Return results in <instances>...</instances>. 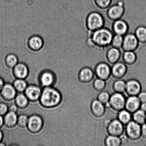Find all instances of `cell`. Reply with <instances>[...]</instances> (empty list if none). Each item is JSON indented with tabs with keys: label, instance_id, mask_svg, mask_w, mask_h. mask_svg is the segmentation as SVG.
Masks as SVG:
<instances>
[{
	"label": "cell",
	"instance_id": "obj_25",
	"mask_svg": "<svg viewBox=\"0 0 146 146\" xmlns=\"http://www.w3.org/2000/svg\"><path fill=\"white\" fill-rule=\"evenodd\" d=\"M15 104L20 109H24L28 106L29 101L24 93H18L14 99Z\"/></svg>",
	"mask_w": 146,
	"mask_h": 146
},
{
	"label": "cell",
	"instance_id": "obj_46",
	"mask_svg": "<svg viewBox=\"0 0 146 146\" xmlns=\"http://www.w3.org/2000/svg\"><path fill=\"white\" fill-rule=\"evenodd\" d=\"M3 138V134L2 131L0 130V143L2 142Z\"/></svg>",
	"mask_w": 146,
	"mask_h": 146
},
{
	"label": "cell",
	"instance_id": "obj_47",
	"mask_svg": "<svg viewBox=\"0 0 146 146\" xmlns=\"http://www.w3.org/2000/svg\"></svg>",
	"mask_w": 146,
	"mask_h": 146
},
{
	"label": "cell",
	"instance_id": "obj_21",
	"mask_svg": "<svg viewBox=\"0 0 146 146\" xmlns=\"http://www.w3.org/2000/svg\"><path fill=\"white\" fill-rule=\"evenodd\" d=\"M141 104L138 96H129L126 100L125 109L133 114L140 109Z\"/></svg>",
	"mask_w": 146,
	"mask_h": 146
},
{
	"label": "cell",
	"instance_id": "obj_30",
	"mask_svg": "<svg viewBox=\"0 0 146 146\" xmlns=\"http://www.w3.org/2000/svg\"><path fill=\"white\" fill-rule=\"evenodd\" d=\"M104 144L106 146H120L122 145L120 137L109 135L104 140Z\"/></svg>",
	"mask_w": 146,
	"mask_h": 146
},
{
	"label": "cell",
	"instance_id": "obj_40",
	"mask_svg": "<svg viewBox=\"0 0 146 146\" xmlns=\"http://www.w3.org/2000/svg\"><path fill=\"white\" fill-rule=\"evenodd\" d=\"M8 106V111L11 112L17 113L18 111V107L15 104V103H11Z\"/></svg>",
	"mask_w": 146,
	"mask_h": 146
},
{
	"label": "cell",
	"instance_id": "obj_36",
	"mask_svg": "<svg viewBox=\"0 0 146 146\" xmlns=\"http://www.w3.org/2000/svg\"><path fill=\"white\" fill-rule=\"evenodd\" d=\"M109 93L108 92L103 91L101 92L97 97V100L106 106L108 104L110 98Z\"/></svg>",
	"mask_w": 146,
	"mask_h": 146
},
{
	"label": "cell",
	"instance_id": "obj_35",
	"mask_svg": "<svg viewBox=\"0 0 146 146\" xmlns=\"http://www.w3.org/2000/svg\"><path fill=\"white\" fill-rule=\"evenodd\" d=\"M92 86L96 91L101 92L105 89L106 86V83L104 80L97 78L93 82Z\"/></svg>",
	"mask_w": 146,
	"mask_h": 146
},
{
	"label": "cell",
	"instance_id": "obj_39",
	"mask_svg": "<svg viewBox=\"0 0 146 146\" xmlns=\"http://www.w3.org/2000/svg\"><path fill=\"white\" fill-rule=\"evenodd\" d=\"M138 97L141 104L146 103V91H141Z\"/></svg>",
	"mask_w": 146,
	"mask_h": 146
},
{
	"label": "cell",
	"instance_id": "obj_24",
	"mask_svg": "<svg viewBox=\"0 0 146 146\" xmlns=\"http://www.w3.org/2000/svg\"><path fill=\"white\" fill-rule=\"evenodd\" d=\"M121 55L123 62L127 66H131L137 62L138 57L135 52L131 51H123Z\"/></svg>",
	"mask_w": 146,
	"mask_h": 146
},
{
	"label": "cell",
	"instance_id": "obj_12",
	"mask_svg": "<svg viewBox=\"0 0 146 146\" xmlns=\"http://www.w3.org/2000/svg\"><path fill=\"white\" fill-rule=\"evenodd\" d=\"M42 89L40 86L36 84H28L24 93L29 101L35 102L39 101Z\"/></svg>",
	"mask_w": 146,
	"mask_h": 146
},
{
	"label": "cell",
	"instance_id": "obj_9",
	"mask_svg": "<svg viewBox=\"0 0 146 146\" xmlns=\"http://www.w3.org/2000/svg\"><path fill=\"white\" fill-rule=\"evenodd\" d=\"M94 71L97 78L106 81L109 80L111 76V66L106 62L97 63L94 67Z\"/></svg>",
	"mask_w": 146,
	"mask_h": 146
},
{
	"label": "cell",
	"instance_id": "obj_41",
	"mask_svg": "<svg viewBox=\"0 0 146 146\" xmlns=\"http://www.w3.org/2000/svg\"><path fill=\"white\" fill-rule=\"evenodd\" d=\"M141 137L146 139V123L141 125Z\"/></svg>",
	"mask_w": 146,
	"mask_h": 146
},
{
	"label": "cell",
	"instance_id": "obj_10",
	"mask_svg": "<svg viewBox=\"0 0 146 146\" xmlns=\"http://www.w3.org/2000/svg\"><path fill=\"white\" fill-rule=\"evenodd\" d=\"M139 43L134 33H128L123 36L121 48L123 51H136L138 50Z\"/></svg>",
	"mask_w": 146,
	"mask_h": 146
},
{
	"label": "cell",
	"instance_id": "obj_3",
	"mask_svg": "<svg viewBox=\"0 0 146 146\" xmlns=\"http://www.w3.org/2000/svg\"><path fill=\"white\" fill-rule=\"evenodd\" d=\"M105 23L104 16L98 11H91L86 17L85 27L88 33L103 28Z\"/></svg>",
	"mask_w": 146,
	"mask_h": 146
},
{
	"label": "cell",
	"instance_id": "obj_8",
	"mask_svg": "<svg viewBox=\"0 0 146 146\" xmlns=\"http://www.w3.org/2000/svg\"><path fill=\"white\" fill-rule=\"evenodd\" d=\"M43 119L38 114H32L28 118L27 128L29 131L32 134L39 133L44 126Z\"/></svg>",
	"mask_w": 146,
	"mask_h": 146
},
{
	"label": "cell",
	"instance_id": "obj_45",
	"mask_svg": "<svg viewBox=\"0 0 146 146\" xmlns=\"http://www.w3.org/2000/svg\"><path fill=\"white\" fill-rule=\"evenodd\" d=\"M4 125L3 117L0 115V129Z\"/></svg>",
	"mask_w": 146,
	"mask_h": 146
},
{
	"label": "cell",
	"instance_id": "obj_16",
	"mask_svg": "<svg viewBox=\"0 0 146 146\" xmlns=\"http://www.w3.org/2000/svg\"><path fill=\"white\" fill-rule=\"evenodd\" d=\"M95 74L94 70L90 67H83L80 70L78 74V79L82 84H88L94 80Z\"/></svg>",
	"mask_w": 146,
	"mask_h": 146
},
{
	"label": "cell",
	"instance_id": "obj_33",
	"mask_svg": "<svg viewBox=\"0 0 146 146\" xmlns=\"http://www.w3.org/2000/svg\"><path fill=\"white\" fill-rule=\"evenodd\" d=\"M95 6L99 9L107 10L111 5L112 0H92Z\"/></svg>",
	"mask_w": 146,
	"mask_h": 146
},
{
	"label": "cell",
	"instance_id": "obj_42",
	"mask_svg": "<svg viewBox=\"0 0 146 146\" xmlns=\"http://www.w3.org/2000/svg\"><path fill=\"white\" fill-rule=\"evenodd\" d=\"M120 138H121V144L122 145L126 144L127 142H128V140H129L126 136V135H124L123 134L120 137Z\"/></svg>",
	"mask_w": 146,
	"mask_h": 146
},
{
	"label": "cell",
	"instance_id": "obj_29",
	"mask_svg": "<svg viewBox=\"0 0 146 146\" xmlns=\"http://www.w3.org/2000/svg\"><path fill=\"white\" fill-rule=\"evenodd\" d=\"M132 120L140 125L146 123V112L139 109L132 114Z\"/></svg>",
	"mask_w": 146,
	"mask_h": 146
},
{
	"label": "cell",
	"instance_id": "obj_34",
	"mask_svg": "<svg viewBox=\"0 0 146 146\" xmlns=\"http://www.w3.org/2000/svg\"><path fill=\"white\" fill-rule=\"evenodd\" d=\"M123 36L114 34L111 40V46L120 50L122 48Z\"/></svg>",
	"mask_w": 146,
	"mask_h": 146
},
{
	"label": "cell",
	"instance_id": "obj_11",
	"mask_svg": "<svg viewBox=\"0 0 146 146\" xmlns=\"http://www.w3.org/2000/svg\"><path fill=\"white\" fill-rule=\"evenodd\" d=\"M124 124L116 119L110 120L106 129L109 135L121 137L125 131Z\"/></svg>",
	"mask_w": 146,
	"mask_h": 146
},
{
	"label": "cell",
	"instance_id": "obj_22",
	"mask_svg": "<svg viewBox=\"0 0 146 146\" xmlns=\"http://www.w3.org/2000/svg\"><path fill=\"white\" fill-rule=\"evenodd\" d=\"M44 41L42 38L38 35H33L29 38L28 48L31 50L38 51L42 49L44 46Z\"/></svg>",
	"mask_w": 146,
	"mask_h": 146
},
{
	"label": "cell",
	"instance_id": "obj_32",
	"mask_svg": "<svg viewBox=\"0 0 146 146\" xmlns=\"http://www.w3.org/2000/svg\"><path fill=\"white\" fill-rule=\"evenodd\" d=\"M5 63L8 68L13 69L18 63V58L13 54H9L5 57Z\"/></svg>",
	"mask_w": 146,
	"mask_h": 146
},
{
	"label": "cell",
	"instance_id": "obj_14",
	"mask_svg": "<svg viewBox=\"0 0 146 146\" xmlns=\"http://www.w3.org/2000/svg\"><path fill=\"white\" fill-rule=\"evenodd\" d=\"M142 91V86L140 82L135 78L126 81L125 92L128 96H138Z\"/></svg>",
	"mask_w": 146,
	"mask_h": 146
},
{
	"label": "cell",
	"instance_id": "obj_44",
	"mask_svg": "<svg viewBox=\"0 0 146 146\" xmlns=\"http://www.w3.org/2000/svg\"><path fill=\"white\" fill-rule=\"evenodd\" d=\"M140 109L146 112V103H142L140 106Z\"/></svg>",
	"mask_w": 146,
	"mask_h": 146
},
{
	"label": "cell",
	"instance_id": "obj_17",
	"mask_svg": "<svg viewBox=\"0 0 146 146\" xmlns=\"http://www.w3.org/2000/svg\"><path fill=\"white\" fill-rule=\"evenodd\" d=\"M17 94L13 84L9 83H5L0 92L1 98L7 101L14 100Z\"/></svg>",
	"mask_w": 146,
	"mask_h": 146
},
{
	"label": "cell",
	"instance_id": "obj_7",
	"mask_svg": "<svg viewBox=\"0 0 146 146\" xmlns=\"http://www.w3.org/2000/svg\"><path fill=\"white\" fill-rule=\"evenodd\" d=\"M125 132L129 140L132 141H138L141 137V125L131 120L126 124Z\"/></svg>",
	"mask_w": 146,
	"mask_h": 146
},
{
	"label": "cell",
	"instance_id": "obj_1",
	"mask_svg": "<svg viewBox=\"0 0 146 146\" xmlns=\"http://www.w3.org/2000/svg\"><path fill=\"white\" fill-rule=\"evenodd\" d=\"M88 34L86 43L90 48L104 50L111 46L114 34L110 29L104 27Z\"/></svg>",
	"mask_w": 146,
	"mask_h": 146
},
{
	"label": "cell",
	"instance_id": "obj_13",
	"mask_svg": "<svg viewBox=\"0 0 146 146\" xmlns=\"http://www.w3.org/2000/svg\"><path fill=\"white\" fill-rule=\"evenodd\" d=\"M111 31L113 33L124 36L129 31V26L125 20L121 19L113 21L111 25Z\"/></svg>",
	"mask_w": 146,
	"mask_h": 146
},
{
	"label": "cell",
	"instance_id": "obj_37",
	"mask_svg": "<svg viewBox=\"0 0 146 146\" xmlns=\"http://www.w3.org/2000/svg\"><path fill=\"white\" fill-rule=\"evenodd\" d=\"M29 117L26 114H22L18 115L17 125L21 128L27 127L28 124Z\"/></svg>",
	"mask_w": 146,
	"mask_h": 146
},
{
	"label": "cell",
	"instance_id": "obj_4",
	"mask_svg": "<svg viewBox=\"0 0 146 146\" xmlns=\"http://www.w3.org/2000/svg\"><path fill=\"white\" fill-rule=\"evenodd\" d=\"M124 4L123 1H119L109 7L106 11L108 19L113 22L122 18L125 11Z\"/></svg>",
	"mask_w": 146,
	"mask_h": 146
},
{
	"label": "cell",
	"instance_id": "obj_43",
	"mask_svg": "<svg viewBox=\"0 0 146 146\" xmlns=\"http://www.w3.org/2000/svg\"><path fill=\"white\" fill-rule=\"evenodd\" d=\"M5 84V83L4 82V80L2 78L0 77V92H1Z\"/></svg>",
	"mask_w": 146,
	"mask_h": 146
},
{
	"label": "cell",
	"instance_id": "obj_15",
	"mask_svg": "<svg viewBox=\"0 0 146 146\" xmlns=\"http://www.w3.org/2000/svg\"><path fill=\"white\" fill-rule=\"evenodd\" d=\"M111 76L116 79H121L127 75L128 70L127 66L123 61H119L111 67Z\"/></svg>",
	"mask_w": 146,
	"mask_h": 146
},
{
	"label": "cell",
	"instance_id": "obj_6",
	"mask_svg": "<svg viewBox=\"0 0 146 146\" xmlns=\"http://www.w3.org/2000/svg\"><path fill=\"white\" fill-rule=\"evenodd\" d=\"M126 98L123 94L114 92L111 95L106 107L108 106L114 111L118 112L125 109Z\"/></svg>",
	"mask_w": 146,
	"mask_h": 146
},
{
	"label": "cell",
	"instance_id": "obj_20",
	"mask_svg": "<svg viewBox=\"0 0 146 146\" xmlns=\"http://www.w3.org/2000/svg\"><path fill=\"white\" fill-rule=\"evenodd\" d=\"M91 113L96 118L104 116L106 111V106L97 99L93 100L90 106Z\"/></svg>",
	"mask_w": 146,
	"mask_h": 146
},
{
	"label": "cell",
	"instance_id": "obj_18",
	"mask_svg": "<svg viewBox=\"0 0 146 146\" xmlns=\"http://www.w3.org/2000/svg\"><path fill=\"white\" fill-rule=\"evenodd\" d=\"M13 75L15 78L25 79L29 75V70L24 63H18L12 69Z\"/></svg>",
	"mask_w": 146,
	"mask_h": 146
},
{
	"label": "cell",
	"instance_id": "obj_31",
	"mask_svg": "<svg viewBox=\"0 0 146 146\" xmlns=\"http://www.w3.org/2000/svg\"><path fill=\"white\" fill-rule=\"evenodd\" d=\"M126 81L121 79H117L114 81L112 85V88L114 92L124 94L125 92Z\"/></svg>",
	"mask_w": 146,
	"mask_h": 146
},
{
	"label": "cell",
	"instance_id": "obj_38",
	"mask_svg": "<svg viewBox=\"0 0 146 146\" xmlns=\"http://www.w3.org/2000/svg\"><path fill=\"white\" fill-rule=\"evenodd\" d=\"M8 111V106L4 102H0V115L3 117Z\"/></svg>",
	"mask_w": 146,
	"mask_h": 146
},
{
	"label": "cell",
	"instance_id": "obj_28",
	"mask_svg": "<svg viewBox=\"0 0 146 146\" xmlns=\"http://www.w3.org/2000/svg\"><path fill=\"white\" fill-rule=\"evenodd\" d=\"M17 92L24 93L28 84L25 79L16 78L12 84Z\"/></svg>",
	"mask_w": 146,
	"mask_h": 146
},
{
	"label": "cell",
	"instance_id": "obj_27",
	"mask_svg": "<svg viewBox=\"0 0 146 146\" xmlns=\"http://www.w3.org/2000/svg\"><path fill=\"white\" fill-rule=\"evenodd\" d=\"M118 112L117 118L124 125L132 120V114L125 109Z\"/></svg>",
	"mask_w": 146,
	"mask_h": 146
},
{
	"label": "cell",
	"instance_id": "obj_26",
	"mask_svg": "<svg viewBox=\"0 0 146 146\" xmlns=\"http://www.w3.org/2000/svg\"><path fill=\"white\" fill-rule=\"evenodd\" d=\"M139 44H146V27L139 26L136 28L134 33Z\"/></svg>",
	"mask_w": 146,
	"mask_h": 146
},
{
	"label": "cell",
	"instance_id": "obj_23",
	"mask_svg": "<svg viewBox=\"0 0 146 146\" xmlns=\"http://www.w3.org/2000/svg\"><path fill=\"white\" fill-rule=\"evenodd\" d=\"M18 115L17 113L8 111L3 116L4 125L8 128H13L17 125Z\"/></svg>",
	"mask_w": 146,
	"mask_h": 146
},
{
	"label": "cell",
	"instance_id": "obj_2",
	"mask_svg": "<svg viewBox=\"0 0 146 146\" xmlns=\"http://www.w3.org/2000/svg\"><path fill=\"white\" fill-rule=\"evenodd\" d=\"M62 99L60 92L52 86L42 88L39 101L40 105L44 108H52L59 106Z\"/></svg>",
	"mask_w": 146,
	"mask_h": 146
},
{
	"label": "cell",
	"instance_id": "obj_19",
	"mask_svg": "<svg viewBox=\"0 0 146 146\" xmlns=\"http://www.w3.org/2000/svg\"><path fill=\"white\" fill-rule=\"evenodd\" d=\"M121 55L122 53L121 50L111 46L107 50L105 57L108 63L112 65L119 61Z\"/></svg>",
	"mask_w": 146,
	"mask_h": 146
},
{
	"label": "cell",
	"instance_id": "obj_5",
	"mask_svg": "<svg viewBox=\"0 0 146 146\" xmlns=\"http://www.w3.org/2000/svg\"><path fill=\"white\" fill-rule=\"evenodd\" d=\"M38 80L40 86L43 88L54 86L56 83L57 77L54 71L49 69H45L40 73Z\"/></svg>",
	"mask_w": 146,
	"mask_h": 146
}]
</instances>
